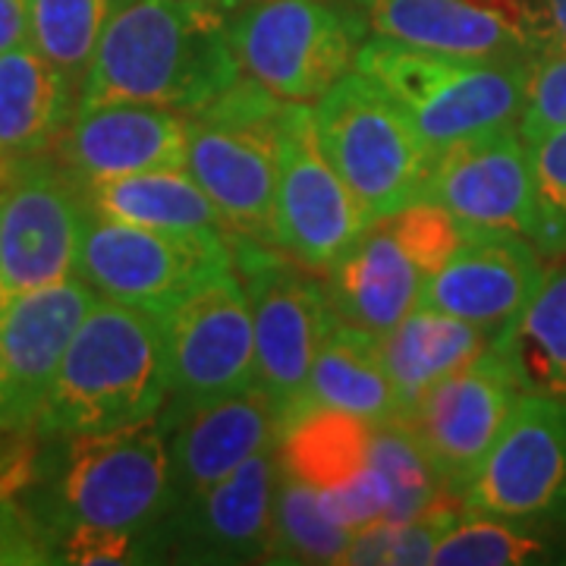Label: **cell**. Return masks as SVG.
Instances as JSON below:
<instances>
[{
  "label": "cell",
  "instance_id": "obj_30",
  "mask_svg": "<svg viewBox=\"0 0 566 566\" xmlns=\"http://www.w3.org/2000/svg\"><path fill=\"white\" fill-rule=\"evenodd\" d=\"M111 0H29V44L61 70L80 98Z\"/></svg>",
  "mask_w": 566,
  "mask_h": 566
},
{
  "label": "cell",
  "instance_id": "obj_26",
  "mask_svg": "<svg viewBox=\"0 0 566 566\" xmlns=\"http://www.w3.org/2000/svg\"><path fill=\"white\" fill-rule=\"evenodd\" d=\"M491 346L523 394L566 400V255Z\"/></svg>",
  "mask_w": 566,
  "mask_h": 566
},
{
  "label": "cell",
  "instance_id": "obj_15",
  "mask_svg": "<svg viewBox=\"0 0 566 566\" xmlns=\"http://www.w3.org/2000/svg\"><path fill=\"white\" fill-rule=\"evenodd\" d=\"M422 199L472 230H504L535 240V182L520 126H494L434 151Z\"/></svg>",
  "mask_w": 566,
  "mask_h": 566
},
{
  "label": "cell",
  "instance_id": "obj_31",
  "mask_svg": "<svg viewBox=\"0 0 566 566\" xmlns=\"http://www.w3.org/2000/svg\"><path fill=\"white\" fill-rule=\"evenodd\" d=\"M542 523L504 520L488 513H469L438 538L431 564L438 566H516L554 557V542L545 538Z\"/></svg>",
  "mask_w": 566,
  "mask_h": 566
},
{
  "label": "cell",
  "instance_id": "obj_3",
  "mask_svg": "<svg viewBox=\"0 0 566 566\" xmlns=\"http://www.w3.org/2000/svg\"><path fill=\"white\" fill-rule=\"evenodd\" d=\"M167 397L161 315L98 296L63 353L35 438L51 441L145 422L161 416Z\"/></svg>",
  "mask_w": 566,
  "mask_h": 566
},
{
  "label": "cell",
  "instance_id": "obj_14",
  "mask_svg": "<svg viewBox=\"0 0 566 566\" xmlns=\"http://www.w3.org/2000/svg\"><path fill=\"white\" fill-rule=\"evenodd\" d=\"M95 300L88 283L66 277L0 305V434H35L63 353Z\"/></svg>",
  "mask_w": 566,
  "mask_h": 566
},
{
  "label": "cell",
  "instance_id": "obj_10",
  "mask_svg": "<svg viewBox=\"0 0 566 566\" xmlns=\"http://www.w3.org/2000/svg\"><path fill=\"white\" fill-rule=\"evenodd\" d=\"M170 368V416L255 387V327L237 271L189 290L161 315Z\"/></svg>",
  "mask_w": 566,
  "mask_h": 566
},
{
  "label": "cell",
  "instance_id": "obj_37",
  "mask_svg": "<svg viewBox=\"0 0 566 566\" xmlns=\"http://www.w3.org/2000/svg\"><path fill=\"white\" fill-rule=\"evenodd\" d=\"M318 501H322L327 520H334L337 526L349 528V532L375 526L390 513V491L371 463L344 485L318 491Z\"/></svg>",
  "mask_w": 566,
  "mask_h": 566
},
{
  "label": "cell",
  "instance_id": "obj_39",
  "mask_svg": "<svg viewBox=\"0 0 566 566\" xmlns=\"http://www.w3.org/2000/svg\"><path fill=\"white\" fill-rule=\"evenodd\" d=\"M551 13H554V22H557V32L566 41V0H551Z\"/></svg>",
  "mask_w": 566,
  "mask_h": 566
},
{
  "label": "cell",
  "instance_id": "obj_19",
  "mask_svg": "<svg viewBox=\"0 0 566 566\" xmlns=\"http://www.w3.org/2000/svg\"><path fill=\"white\" fill-rule=\"evenodd\" d=\"M54 148L57 161L82 186L186 167L189 114L151 104H104L76 111Z\"/></svg>",
  "mask_w": 566,
  "mask_h": 566
},
{
  "label": "cell",
  "instance_id": "obj_6",
  "mask_svg": "<svg viewBox=\"0 0 566 566\" xmlns=\"http://www.w3.org/2000/svg\"><path fill=\"white\" fill-rule=\"evenodd\" d=\"M324 151L375 221L419 202L434 151L403 111L363 73H346L318 107Z\"/></svg>",
  "mask_w": 566,
  "mask_h": 566
},
{
  "label": "cell",
  "instance_id": "obj_23",
  "mask_svg": "<svg viewBox=\"0 0 566 566\" xmlns=\"http://www.w3.org/2000/svg\"><path fill=\"white\" fill-rule=\"evenodd\" d=\"M305 409H340L368 424L403 419V406L381 356V337L334 315L315 353L303 394L286 419Z\"/></svg>",
  "mask_w": 566,
  "mask_h": 566
},
{
  "label": "cell",
  "instance_id": "obj_17",
  "mask_svg": "<svg viewBox=\"0 0 566 566\" xmlns=\"http://www.w3.org/2000/svg\"><path fill=\"white\" fill-rule=\"evenodd\" d=\"M277 479L281 444L264 447L218 485L177 497L161 526L164 551L186 564H262Z\"/></svg>",
  "mask_w": 566,
  "mask_h": 566
},
{
  "label": "cell",
  "instance_id": "obj_4",
  "mask_svg": "<svg viewBox=\"0 0 566 566\" xmlns=\"http://www.w3.org/2000/svg\"><path fill=\"white\" fill-rule=\"evenodd\" d=\"M290 102L240 80L189 114L186 170L208 192L230 233L277 245L281 126Z\"/></svg>",
  "mask_w": 566,
  "mask_h": 566
},
{
  "label": "cell",
  "instance_id": "obj_20",
  "mask_svg": "<svg viewBox=\"0 0 566 566\" xmlns=\"http://www.w3.org/2000/svg\"><path fill=\"white\" fill-rule=\"evenodd\" d=\"M167 428L174 501L218 485L264 447L281 444L286 416L262 387L170 416Z\"/></svg>",
  "mask_w": 566,
  "mask_h": 566
},
{
  "label": "cell",
  "instance_id": "obj_2",
  "mask_svg": "<svg viewBox=\"0 0 566 566\" xmlns=\"http://www.w3.org/2000/svg\"><path fill=\"white\" fill-rule=\"evenodd\" d=\"M51 441L57 453L44 475L32 469L29 485H39V494L25 504L48 547L66 528L161 535L174 504L170 444L161 416Z\"/></svg>",
  "mask_w": 566,
  "mask_h": 566
},
{
  "label": "cell",
  "instance_id": "obj_12",
  "mask_svg": "<svg viewBox=\"0 0 566 566\" xmlns=\"http://www.w3.org/2000/svg\"><path fill=\"white\" fill-rule=\"evenodd\" d=\"M375 223L324 151L315 107L290 104L281 126L277 249L327 274Z\"/></svg>",
  "mask_w": 566,
  "mask_h": 566
},
{
  "label": "cell",
  "instance_id": "obj_18",
  "mask_svg": "<svg viewBox=\"0 0 566 566\" xmlns=\"http://www.w3.org/2000/svg\"><path fill=\"white\" fill-rule=\"evenodd\" d=\"M545 259L532 240L504 230H469L422 286L419 305L497 337L545 281Z\"/></svg>",
  "mask_w": 566,
  "mask_h": 566
},
{
  "label": "cell",
  "instance_id": "obj_25",
  "mask_svg": "<svg viewBox=\"0 0 566 566\" xmlns=\"http://www.w3.org/2000/svg\"><path fill=\"white\" fill-rule=\"evenodd\" d=\"M76 111V92L29 41L0 54V155L44 151Z\"/></svg>",
  "mask_w": 566,
  "mask_h": 566
},
{
  "label": "cell",
  "instance_id": "obj_5",
  "mask_svg": "<svg viewBox=\"0 0 566 566\" xmlns=\"http://www.w3.org/2000/svg\"><path fill=\"white\" fill-rule=\"evenodd\" d=\"M356 70L403 111L431 151L494 126H513L526 76L501 61H465L378 39L356 51Z\"/></svg>",
  "mask_w": 566,
  "mask_h": 566
},
{
  "label": "cell",
  "instance_id": "obj_35",
  "mask_svg": "<svg viewBox=\"0 0 566 566\" xmlns=\"http://www.w3.org/2000/svg\"><path fill=\"white\" fill-rule=\"evenodd\" d=\"M161 551V535H136L120 528H66L51 542V564H142Z\"/></svg>",
  "mask_w": 566,
  "mask_h": 566
},
{
  "label": "cell",
  "instance_id": "obj_13",
  "mask_svg": "<svg viewBox=\"0 0 566 566\" xmlns=\"http://www.w3.org/2000/svg\"><path fill=\"white\" fill-rule=\"evenodd\" d=\"M92 205L63 164L25 161L0 189V305L76 277Z\"/></svg>",
  "mask_w": 566,
  "mask_h": 566
},
{
  "label": "cell",
  "instance_id": "obj_16",
  "mask_svg": "<svg viewBox=\"0 0 566 566\" xmlns=\"http://www.w3.org/2000/svg\"><path fill=\"white\" fill-rule=\"evenodd\" d=\"M523 397L494 346L424 394L406 412V424L422 444L447 491H460L485 460L491 444Z\"/></svg>",
  "mask_w": 566,
  "mask_h": 566
},
{
  "label": "cell",
  "instance_id": "obj_22",
  "mask_svg": "<svg viewBox=\"0 0 566 566\" xmlns=\"http://www.w3.org/2000/svg\"><path fill=\"white\" fill-rule=\"evenodd\" d=\"M378 39L465 61H501L516 54L520 35L510 22L475 0H359Z\"/></svg>",
  "mask_w": 566,
  "mask_h": 566
},
{
  "label": "cell",
  "instance_id": "obj_33",
  "mask_svg": "<svg viewBox=\"0 0 566 566\" xmlns=\"http://www.w3.org/2000/svg\"><path fill=\"white\" fill-rule=\"evenodd\" d=\"M535 182V249L542 255H566V126L528 139Z\"/></svg>",
  "mask_w": 566,
  "mask_h": 566
},
{
  "label": "cell",
  "instance_id": "obj_8",
  "mask_svg": "<svg viewBox=\"0 0 566 566\" xmlns=\"http://www.w3.org/2000/svg\"><path fill=\"white\" fill-rule=\"evenodd\" d=\"M233 268L223 230H151L88 214L76 277L95 296L164 315L189 290Z\"/></svg>",
  "mask_w": 566,
  "mask_h": 566
},
{
  "label": "cell",
  "instance_id": "obj_40",
  "mask_svg": "<svg viewBox=\"0 0 566 566\" xmlns=\"http://www.w3.org/2000/svg\"><path fill=\"white\" fill-rule=\"evenodd\" d=\"M192 3H205V7H214V10H223V13H233L237 7H243L245 0H192Z\"/></svg>",
  "mask_w": 566,
  "mask_h": 566
},
{
  "label": "cell",
  "instance_id": "obj_24",
  "mask_svg": "<svg viewBox=\"0 0 566 566\" xmlns=\"http://www.w3.org/2000/svg\"><path fill=\"white\" fill-rule=\"evenodd\" d=\"M491 344V334L463 318L424 305L412 308L403 322L381 337V356L390 385L403 406V416L431 387L457 375L472 359H479Z\"/></svg>",
  "mask_w": 566,
  "mask_h": 566
},
{
  "label": "cell",
  "instance_id": "obj_9",
  "mask_svg": "<svg viewBox=\"0 0 566 566\" xmlns=\"http://www.w3.org/2000/svg\"><path fill=\"white\" fill-rule=\"evenodd\" d=\"M245 80L290 104L322 102L356 63L349 25L318 0H252L230 17Z\"/></svg>",
  "mask_w": 566,
  "mask_h": 566
},
{
  "label": "cell",
  "instance_id": "obj_11",
  "mask_svg": "<svg viewBox=\"0 0 566 566\" xmlns=\"http://www.w3.org/2000/svg\"><path fill=\"white\" fill-rule=\"evenodd\" d=\"M460 504L465 513L566 528V400L523 394Z\"/></svg>",
  "mask_w": 566,
  "mask_h": 566
},
{
  "label": "cell",
  "instance_id": "obj_27",
  "mask_svg": "<svg viewBox=\"0 0 566 566\" xmlns=\"http://www.w3.org/2000/svg\"><path fill=\"white\" fill-rule=\"evenodd\" d=\"M92 211L151 230H227L214 202L186 167H164L117 180L88 182Z\"/></svg>",
  "mask_w": 566,
  "mask_h": 566
},
{
  "label": "cell",
  "instance_id": "obj_38",
  "mask_svg": "<svg viewBox=\"0 0 566 566\" xmlns=\"http://www.w3.org/2000/svg\"><path fill=\"white\" fill-rule=\"evenodd\" d=\"M29 41V0H0V54Z\"/></svg>",
  "mask_w": 566,
  "mask_h": 566
},
{
  "label": "cell",
  "instance_id": "obj_34",
  "mask_svg": "<svg viewBox=\"0 0 566 566\" xmlns=\"http://www.w3.org/2000/svg\"><path fill=\"white\" fill-rule=\"evenodd\" d=\"M32 479V453L0 450V564H51L48 538L22 504Z\"/></svg>",
  "mask_w": 566,
  "mask_h": 566
},
{
  "label": "cell",
  "instance_id": "obj_36",
  "mask_svg": "<svg viewBox=\"0 0 566 566\" xmlns=\"http://www.w3.org/2000/svg\"><path fill=\"white\" fill-rule=\"evenodd\" d=\"M516 126L526 142L566 126V48L551 51L528 70Z\"/></svg>",
  "mask_w": 566,
  "mask_h": 566
},
{
  "label": "cell",
  "instance_id": "obj_7",
  "mask_svg": "<svg viewBox=\"0 0 566 566\" xmlns=\"http://www.w3.org/2000/svg\"><path fill=\"white\" fill-rule=\"evenodd\" d=\"M227 240L255 327V387L290 416L334 322L327 286L318 281V271L290 259L277 245L243 233H227Z\"/></svg>",
  "mask_w": 566,
  "mask_h": 566
},
{
  "label": "cell",
  "instance_id": "obj_29",
  "mask_svg": "<svg viewBox=\"0 0 566 566\" xmlns=\"http://www.w3.org/2000/svg\"><path fill=\"white\" fill-rule=\"evenodd\" d=\"M353 532L327 520L318 491L281 465L264 564H344Z\"/></svg>",
  "mask_w": 566,
  "mask_h": 566
},
{
  "label": "cell",
  "instance_id": "obj_28",
  "mask_svg": "<svg viewBox=\"0 0 566 566\" xmlns=\"http://www.w3.org/2000/svg\"><path fill=\"white\" fill-rule=\"evenodd\" d=\"M371 463V424L340 409H305L286 419L281 465L315 491L356 479Z\"/></svg>",
  "mask_w": 566,
  "mask_h": 566
},
{
  "label": "cell",
  "instance_id": "obj_21",
  "mask_svg": "<svg viewBox=\"0 0 566 566\" xmlns=\"http://www.w3.org/2000/svg\"><path fill=\"white\" fill-rule=\"evenodd\" d=\"M327 274L334 315L375 337L390 334L412 308H419L428 281V271L387 218L371 223Z\"/></svg>",
  "mask_w": 566,
  "mask_h": 566
},
{
  "label": "cell",
  "instance_id": "obj_1",
  "mask_svg": "<svg viewBox=\"0 0 566 566\" xmlns=\"http://www.w3.org/2000/svg\"><path fill=\"white\" fill-rule=\"evenodd\" d=\"M240 80L230 13L192 0H111L80 111L151 104L196 114Z\"/></svg>",
  "mask_w": 566,
  "mask_h": 566
},
{
  "label": "cell",
  "instance_id": "obj_32",
  "mask_svg": "<svg viewBox=\"0 0 566 566\" xmlns=\"http://www.w3.org/2000/svg\"><path fill=\"white\" fill-rule=\"evenodd\" d=\"M371 465L390 491L387 520L394 523L412 520L444 497L447 488L441 485L434 465L428 463L422 444L416 441L406 419L371 424Z\"/></svg>",
  "mask_w": 566,
  "mask_h": 566
}]
</instances>
